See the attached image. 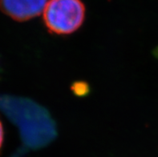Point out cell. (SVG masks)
I'll use <instances>...</instances> for the list:
<instances>
[{
    "instance_id": "cell-1",
    "label": "cell",
    "mask_w": 158,
    "mask_h": 157,
    "mask_svg": "<svg viewBox=\"0 0 158 157\" xmlns=\"http://www.w3.org/2000/svg\"><path fill=\"white\" fill-rule=\"evenodd\" d=\"M85 6L81 0H49L44 10V21L52 34L68 35L84 23Z\"/></svg>"
},
{
    "instance_id": "cell-2",
    "label": "cell",
    "mask_w": 158,
    "mask_h": 157,
    "mask_svg": "<svg viewBox=\"0 0 158 157\" xmlns=\"http://www.w3.org/2000/svg\"><path fill=\"white\" fill-rule=\"evenodd\" d=\"M48 0H0V10L18 22L37 17L46 6Z\"/></svg>"
},
{
    "instance_id": "cell-3",
    "label": "cell",
    "mask_w": 158,
    "mask_h": 157,
    "mask_svg": "<svg viewBox=\"0 0 158 157\" xmlns=\"http://www.w3.org/2000/svg\"><path fill=\"white\" fill-rule=\"evenodd\" d=\"M3 139H4V131H3V127H2V122L0 121V150L2 146V143H3Z\"/></svg>"
}]
</instances>
